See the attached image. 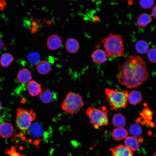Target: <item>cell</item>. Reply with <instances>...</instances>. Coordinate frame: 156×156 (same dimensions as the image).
<instances>
[{"label":"cell","mask_w":156,"mask_h":156,"mask_svg":"<svg viewBox=\"0 0 156 156\" xmlns=\"http://www.w3.org/2000/svg\"><path fill=\"white\" fill-rule=\"evenodd\" d=\"M119 82L129 88L137 87L148 78L145 62L140 56H129L118 68Z\"/></svg>","instance_id":"6da1fadb"},{"label":"cell","mask_w":156,"mask_h":156,"mask_svg":"<svg viewBox=\"0 0 156 156\" xmlns=\"http://www.w3.org/2000/svg\"><path fill=\"white\" fill-rule=\"evenodd\" d=\"M107 57L105 51L101 49L95 50L92 55L93 61L98 64H101L104 63L106 60Z\"/></svg>","instance_id":"5bb4252c"},{"label":"cell","mask_w":156,"mask_h":156,"mask_svg":"<svg viewBox=\"0 0 156 156\" xmlns=\"http://www.w3.org/2000/svg\"><path fill=\"white\" fill-rule=\"evenodd\" d=\"M39 99L43 103H49L53 99V94L51 90H46L42 91L39 95Z\"/></svg>","instance_id":"44dd1931"},{"label":"cell","mask_w":156,"mask_h":156,"mask_svg":"<svg viewBox=\"0 0 156 156\" xmlns=\"http://www.w3.org/2000/svg\"><path fill=\"white\" fill-rule=\"evenodd\" d=\"M153 156H156V152L154 154Z\"/></svg>","instance_id":"d6a6232c"},{"label":"cell","mask_w":156,"mask_h":156,"mask_svg":"<svg viewBox=\"0 0 156 156\" xmlns=\"http://www.w3.org/2000/svg\"><path fill=\"white\" fill-rule=\"evenodd\" d=\"M154 3V1L152 0H142L139 1L140 6L144 9H149L152 8Z\"/></svg>","instance_id":"484cf974"},{"label":"cell","mask_w":156,"mask_h":156,"mask_svg":"<svg viewBox=\"0 0 156 156\" xmlns=\"http://www.w3.org/2000/svg\"><path fill=\"white\" fill-rule=\"evenodd\" d=\"M36 69L40 74L45 75L48 73L51 70V66L50 63L46 60L40 61L36 65Z\"/></svg>","instance_id":"4fadbf2b"},{"label":"cell","mask_w":156,"mask_h":156,"mask_svg":"<svg viewBox=\"0 0 156 156\" xmlns=\"http://www.w3.org/2000/svg\"><path fill=\"white\" fill-rule=\"evenodd\" d=\"M108 113L105 107L99 109L91 107L86 109V114L92 126L97 129L99 127L108 125L109 120L107 116Z\"/></svg>","instance_id":"5b68a950"},{"label":"cell","mask_w":156,"mask_h":156,"mask_svg":"<svg viewBox=\"0 0 156 156\" xmlns=\"http://www.w3.org/2000/svg\"><path fill=\"white\" fill-rule=\"evenodd\" d=\"M110 150L112 156H133L134 151L122 144L119 145Z\"/></svg>","instance_id":"52a82bcc"},{"label":"cell","mask_w":156,"mask_h":156,"mask_svg":"<svg viewBox=\"0 0 156 156\" xmlns=\"http://www.w3.org/2000/svg\"><path fill=\"white\" fill-rule=\"evenodd\" d=\"M99 18L97 16H95L93 18V21L94 22H96L99 20Z\"/></svg>","instance_id":"f546056e"},{"label":"cell","mask_w":156,"mask_h":156,"mask_svg":"<svg viewBox=\"0 0 156 156\" xmlns=\"http://www.w3.org/2000/svg\"><path fill=\"white\" fill-rule=\"evenodd\" d=\"M16 111V122L17 127L22 131L29 129L36 118V114L32 109L19 108Z\"/></svg>","instance_id":"8992f818"},{"label":"cell","mask_w":156,"mask_h":156,"mask_svg":"<svg viewBox=\"0 0 156 156\" xmlns=\"http://www.w3.org/2000/svg\"><path fill=\"white\" fill-rule=\"evenodd\" d=\"M16 79L18 82L20 83L27 84L32 80L31 73L27 68L21 69L17 73Z\"/></svg>","instance_id":"9c48e42d"},{"label":"cell","mask_w":156,"mask_h":156,"mask_svg":"<svg viewBox=\"0 0 156 156\" xmlns=\"http://www.w3.org/2000/svg\"><path fill=\"white\" fill-rule=\"evenodd\" d=\"M105 93L106 100L110 105L111 110H117L127 106L129 95L127 90H121L118 88L114 90L106 88Z\"/></svg>","instance_id":"3957f363"},{"label":"cell","mask_w":156,"mask_h":156,"mask_svg":"<svg viewBox=\"0 0 156 156\" xmlns=\"http://www.w3.org/2000/svg\"><path fill=\"white\" fill-rule=\"evenodd\" d=\"M128 4L129 5H131L133 3V1L132 0H129L128 1Z\"/></svg>","instance_id":"4dcf8cb0"},{"label":"cell","mask_w":156,"mask_h":156,"mask_svg":"<svg viewBox=\"0 0 156 156\" xmlns=\"http://www.w3.org/2000/svg\"><path fill=\"white\" fill-rule=\"evenodd\" d=\"M128 134L127 130L123 127H117L113 130L112 136L114 140L119 141L125 139Z\"/></svg>","instance_id":"2e32d148"},{"label":"cell","mask_w":156,"mask_h":156,"mask_svg":"<svg viewBox=\"0 0 156 156\" xmlns=\"http://www.w3.org/2000/svg\"><path fill=\"white\" fill-rule=\"evenodd\" d=\"M107 57H109L124 55V48L121 35L110 34L106 38L101 39Z\"/></svg>","instance_id":"7a4b0ae2"},{"label":"cell","mask_w":156,"mask_h":156,"mask_svg":"<svg viewBox=\"0 0 156 156\" xmlns=\"http://www.w3.org/2000/svg\"><path fill=\"white\" fill-rule=\"evenodd\" d=\"M4 47V43L3 40L0 38V51H1Z\"/></svg>","instance_id":"83f0119b"},{"label":"cell","mask_w":156,"mask_h":156,"mask_svg":"<svg viewBox=\"0 0 156 156\" xmlns=\"http://www.w3.org/2000/svg\"><path fill=\"white\" fill-rule=\"evenodd\" d=\"M148 60L151 62L156 63V48L149 49L147 53Z\"/></svg>","instance_id":"d4e9b609"},{"label":"cell","mask_w":156,"mask_h":156,"mask_svg":"<svg viewBox=\"0 0 156 156\" xmlns=\"http://www.w3.org/2000/svg\"><path fill=\"white\" fill-rule=\"evenodd\" d=\"M125 145L132 151L138 150L140 147V142L136 138L127 136L124 140Z\"/></svg>","instance_id":"9a60e30c"},{"label":"cell","mask_w":156,"mask_h":156,"mask_svg":"<svg viewBox=\"0 0 156 156\" xmlns=\"http://www.w3.org/2000/svg\"><path fill=\"white\" fill-rule=\"evenodd\" d=\"M2 107V103L1 101L0 100V111Z\"/></svg>","instance_id":"1f68e13d"},{"label":"cell","mask_w":156,"mask_h":156,"mask_svg":"<svg viewBox=\"0 0 156 156\" xmlns=\"http://www.w3.org/2000/svg\"><path fill=\"white\" fill-rule=\"evenodd\" d=\"M152 20V18L149 14L146 13H143L138 17L137 25L140 28L144 27L150 23Z\"/></svg>","instance_id":"e0dca14e"},{"label":"cell","mask_w":156,"mask_h":156,"mask_svg":"<svg viewBox=\"0 0 156 156\" xmlns=\"http://www.w3.org/2000/svg\"><path fill=\"white\" fill-rule=\"evenodd\" d=\"M5 3L4 1H0V9H3L5 6Z\"/></svg>","instance_id":"4316f807"},{"label":"cell","mask_w":156,"mask_h":156,"mask_svg":"<svg viewBox=\"0 0 156 156\" xmlns=\"http://www.w3.org/2000/svg\"><path fill=\"white\" fill-rule=\"evenodd\" d=\"M152 14L154 18L156 19V5L152 9Z\"/></svg>","instance_id":"f1b7e54d"},{"label":"cell","mask_w":156,"mask_h":156,"mask_svg":"<svg viewBox=\"0 0 156 156\" xmlns=\"http://www.w3.org/2000/svg\"><path fill=\"white\" fill-rule=\"evenodd\" d=\"M14 57L10 53H3L0 60V64L3 67H8L13 61Z\"/></svg>","instance_id":"7402d4cb"},{"label":"cell","mask_w":156,"mask_h":156,"mask_svg":"<svg viewBox=\"0 0 156 156\" xmlns=\"http://www.w3.org/2000/svg\"><path fill=\"white\" fill-rule=\"evenodd\" d=\"M129 132L132 136L135 138L139 137L142 134L141 127L137 123H133L129 126Z\"/></svg>","instance_id":"603a6c76"},{"label":"cell","mask_w":156,"mask_h":156,"mask_svg":"<svg viewBox=\"0 0 156 156\" xmlns=\"http://www.w3.org/2000/svg\"><path fill=\"white\" fill-rule=\"evenodd\" d=\"M135 48L138 53L143 54L147 53L149 50V45L148 43L146 41L140 40L136 42Z\"/></svg>","instance_id":"ac0fdd59"},{"label":"cell","mask_w":156,"mask_h":156,"mask_svg":"<svg viewBox=\"0 0 156 156\" xmlns=\"http://www.w3.org/2000/svg\"><path fill=\"white\" fill-rule=\"evenodd\" d=\"M142 99L140 92L137 90H133L129 93L128 101L130 104L135 105L140 103Z\"/></svg>","instance_id":"d6986e66"},{"label":"cell","mask_w":156,"mask_h":156,"mask_svg":"<svg viewBox=\"0 0 156 156\" xmlns=\"http://www.w3.org/2000/svg\"><path fill=\"white\" fill-rule=\"evenodd\" d=\"M112 122L113 125L116 127H124L126 123V119L121 114H115L112 118Z\"/></svg>","instance_id":"ffe728a7"},{"label":"cell","mask_w":156,"mask_h":156,"mask_svg":"<svg viewBox=\"0 0 156 156\" xmlns=\"http://www.w3.org/2000/svg\"><path fill=\"white\" fill-rule=\"evenodd\" d=\"M27 59L31 64H37L40 61V56L38 52H33L29 53L27 55Z\"/></svg>","instance_id":"cb8c5ba5"},{"label":"cell","mask_w":156,"mask_h":156,"mask_svg":"<svg viewBox=\"0 0 156 156\" xmlns=\"http://www.w3.org/2000/svg\"><path fill=\"white\" fill-rule=\"evenodd\" d=\"M27 87L29 94L32 96L39 95L42 91L41 85L35 80H32L27 84Z\"/></svg>","instance_id":"8fae6325"},{"label":"cell","mask_w":156,"mask_h":156,"mask_svg":"<svg viewBox=\"0 0 156 156\" xmlns=\"http://www.w3.org/2000/svg\"><path fill=\"white\" fill-rule=\"evenodd\" d=\"M13 127L8 122H4L0 124V136L4 138H8L12 135Z\"/></svg>","instance_id":"30bf717a"},{"label":"cell","mask_w":156,"mask_h":156,"mask_svg":"<svg viewBox=\"0 0 156 156\" xmlns=\"http://www.w3.org/2000/svg\"><path fill=\"white\" fill-rule=\"evenodd\" d=\"M84 105L82 97L72 91L66 94L61 105L62 109L68 114H74L80 111Z\"/></svg>","instance_id":"277c9868"},{"label":"cell","mask_w":156,"mask_h":156,"mask_svg":"<svg viewBox=\"0 0 156 156\" xmlns=\"http://www.w3.org/2000/svg\"><path fill=\"white\" fill-rule=\"evenodd\" d=\"M65 47L67 51L71 53H76L80 48L79 43L76 39L69 38L65 42Z\"/></svg>","instance_id":"7c38bea8"},{"label":"cell","mask_w":156,"mask_h":156,"mask_svg":"<svg viewBox=\"0 0 156 156\" xmlns=\"http://www.w3.org/2000/svg\"><path fill=\"white\" fill-rule=\"evenodd\" d=\"M62 44V39L60 36L56 34L50 35L47 38L46 45L48 49L51 51L59 49Z\"/></svg>","instance_id":"ba28073f"}]
</instances>
